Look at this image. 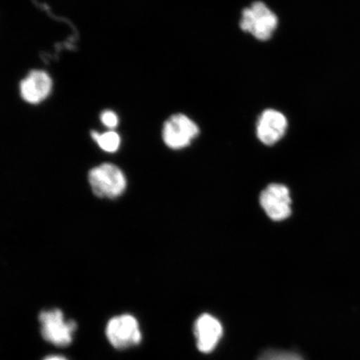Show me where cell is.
Segmentation results:
<instances>
[{"label": "cell", "instance_id": "obj_1", "mask_svg": "<svg viewBox=\"0 0 360 360\" xmlns=\"http://www.w3.org/2000/svg\"><path fill=\"white\" fill-rule=\"evenodd\" d=\"M277 26L276 13L263 2H255L242 12L240 28L259 40L271 38Z\"/></svg>", "mask_w": 360, "mask_h": 360}, {"label": "cell", "instance_id": "obj_2", "mask_svg": "<svg viewBox=\"0 0 360 360\" xmlns=\"http://www.w3.org/2000/svg\"><path fill=\"white\" fill-rule=\"evenodd\" d=\"M89 182L94 195L110 199L122 195L127 186L122 170L112 164H103L90 170Z\"/></svg>", "mask_w": 360, "mask_h": 360}, {"label": "cell", "instance_id": "obj_3", "mask_svg": "<svg viewBox=\"0 0 360 360\" xmlns=\"http://www.w3.org/2000/svg\"><path fill=\"white\" fill-rule=\"evenodd\" d=\"M41 335L44 339L57 347H67L73 342L78 326L75 321H65L60 309L45 310L39 314Z\"/></svg>", "mask_w": 360, "mask_h": 360}, {"label": "cell", "instance_id": "obj_4", "mask_svg": "<svg viewBox=\"0 0 360 360\" xmlns=\"http://www.w3.org/2000/svg\"><path fill=\"white\" fill-rule=\"evenodd\" d=\"M106 336L112 346L120 350L134 347L142 340L137 319L130 314L112 318L106 327Z\"/></svg>", "mask_w": 360, "mask_h": 360}, {"label": "cell", "instance_id": "obj_5", "mask_svg": "<svg viewBox=\"0 0 360 360\" xmlns=\"http://www.w3.org/2000/svg\"><path fill=\"white\" fill-rule=\"evenodd\" d=\"M200 134V129L188 116L183 114L174 115L164 124V142L173 150H180L191 145Z\"/></svg>", "mask_w": 360, "mask_h": 360}, {"label": "cell", "instance_id": "obj_6", "mask_svg": "<svg viewBox=\"0 0 360 360\" xmlns=\"http://www.w3.org/2000/svg\"><path fill=\"white\" fill-rule=\"evenodd\" d=\"M259 202L265 214L274 221H282L291 215L290 192L283 184H269L261 193Z\"/></svg>", "mask_w": 360, "mask_h": 360}, {"label": "cell", "instance_id": "obj_7", "mask_svg": "<svg viewBox=\"0 0 360 360\" xmlns=\"http://www.w3.org/2000/svg\"><path fill=\"white\" fill-rule=\"evenodd\" d=\"M288 128L286 117L280 111L266 110L261 114L256 128L258 139L265 146L280 141Z\"/></svg>", "mask_w": 360, "mask_h": 360}, {"label": "cell", "instance_id": "obj_8", "mask_svg": "<svg viewBox=\"0 0 360 360\" xmlns=\"http://www.w3.org/2000/svg\"><path fill=\"white\" fill-rule=\"evenodd\" d=\"M195 335L198 349L202 353H210L221 339L223 327L212 315L202 314L195 322Z\"/></svg>", "mask_w": 360, "mask_h": 360}, {"label": "cell", "instance_id": "obj_9", "mask_svg": "<svg viewBox=\"0 0 360 360\" xmlns=\"http://www.w3.org/2000/svg\"><path fill=\"white\" fill-rule=\"evenodd\" d=\"M52 86V79L46 72L34 70L20 84L21 96L26 102L39 103L49 96Z\"/></svg>", "mask_w": 360, "mask_h": 360}, {"label": "cell", "instance_id": "obj_10", "mask_svg": "<svg viewBox=\"0 0 360 360\" xmlns=\"http://www.w3.org/2000/svg\"><path fill=\"white\" fill-rule=\"evenodd\" d=\"M91 136L103 151L115 153L119 150L121 141L120 135L116 132L109 131L101 134L96 131H93Z\"/></svg>", "mask_w": 360, "mask_h": 360}, {"label": "cell", "instance_id": "obj_11", "mask_svg": "<svg viewBox=\"0 0 360 360\" xmlns=\"http://www.w3.org/2000/svg\"><path fill=\"white\" fill-rule=\"evenodd\" d=\"M259 360H303V359L294 353L268 351L260 357Z\"/></svg>", "mask_w": 360, "mask_h": 360}, {"label": "cell", "instance_id": "obj_12", "mask_svg": "<svg viewBox=\"0 0 360 360\" xmlns=\"http://www.w3.org/2000/svg\"><path fill=\"white\" fill-rule=\"evenodd\" d=\"M101 122L108 128L114 129L119 124L118 116L116 115L115 112L106 110L102 112Z\"/></svg>", "mask_w": 360, "mask_h": 360}, {"label": "cell", "instance_id": "obj_13", "mask_svg": "<svg viewBox=\"0 0 360 360\" xmlns=\"http://www.w3.org/2000/svg\"><path fill=\"white\" fill-rule=\"evenodd\" d=\"M44 360H67L65 358H63L61 356H49L45 359Z\"/></svg>", "mask_w": 360, "mask_h": 360}]
</instances>
